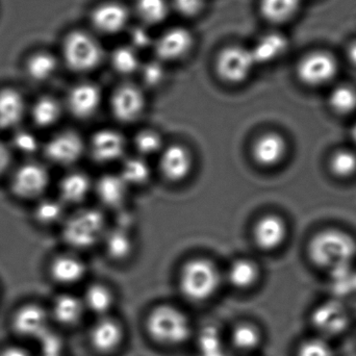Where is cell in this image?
I'll list each match as a JSON object with an SVG mask.
<instances>
[{"label": "cell", "instance_id": "1", "mask_svg": "<svg viewBox=\"0 0 356 356\" xmlns=\"http://www.w3.org/2000/svg\"><path fill=\"white\" fill-rule=\"evenodd\" d=\"M309 254L315 265L327 270L348 267L356 257L355 240L340 230H324L312 238Z\"/></svg>", "mask_w": 356, "mask_h": 356}, {"label": "cell", "instance_id": "2", "mask_svg": "<svg viewBox=\"0 0 356 356\" xmlns=\"http://www.w3.org/2000/svg\"><path fill=\"white\" fill-rule=\"evenodd\" d=\"M63 58L69 69L77 73L95 70L104 60V50L99 40L86 31H73L63 42Z\"/></svg>", "mask_w": 356, "mask_h": 356}, {"label": "cell", "instance_id": "3", "mask_svg": "<svg viewBox=\"0 0 356 356\" xmlns=\"http://www.w3.org/2000/svg\"><path fill=\"white\" fill-rule=\"evenodd\" d=\"M146 328L154 341L165 345L181 344L191 334L186 316L170 305L156 307L147 317Z\"/></svg>", "mask_w": 356, "mask_h": 356}, {"label": "cell", "instance_id": "4", "mask_svg": "<svg viewBox=\"0 0 356 356\" xmlns=\"http://www.w3.org/2000/svg\"><path fill=\"white\" fill-rule=\"evenodd\" d=\"M219 284V272L216 266L207 259H197L188 261L180 273V291L186 298L192 301L211 298Z\"/></svg>", "mask_w": 356, "mask_h": 356}, {"label": "cell", "instance_id": "5", "mask_svg": "<svg viewBox=\"0 0 356 356\" xmlns=\"http://www.w3.org/2000/svg\"><path fill=\"white\" fill-rule=\"evenodd\" d=\"M215 71L222 81L238 85L249 79L257 63L250 47L230 44L221 48L215 58Z\"/></svg>", "mask_w": 356, "mask_h": 356}, {"label": "cell", "instance_id": "6", "mask_svg": "<svg viewBox=\"0 0 356 356\" xmlns=\"http://www.w3.org/2000/svg\"><path fill=\"white\" fill-rule=\"evenodd\" d=\"M340 65L332 52L316 49L307 52L299 58L296 65V75L303 85L320 88L332 83L339 73Z\"/></svg>", "mask_w": 356, "mask_h": 356}, {"label": "cell", "instance_id": "7", "mask_svg": "<svg viewBox=\"0 0 356 356\" xmlns=\"http://www.w3.org/2000/svg\"><path fill=\"white\" fill-rule=\"evenodd\" d=\"M106 228L104 216L95 209H83L69 218L63 230L67 244L74 248H89L102 238Z\"/></svg>", "mask_w": 356, "mask_h": 356}, {"label": "cell", "instance_id": "8", "mask_svg": "<svg viewBox=\"0 0 356 356\" xmlns=\"http://www.w3.org/2000/svg\"><path fill=\"white\" fill-rule=\"evenodd\" d=\"M194 46V33L184 26L169 27L154 42L156 58L162 63L184 60L193 51Z\"/></svg>", "mask_w": 356, "mask_h": 356}, {"label": "cell", "instance_id": "9", "mask_svg": "<svg viewBox=\"0 0 356 356\" xmlns=\"http://www.w3.org/2000/svg\"><path fill=\"white\" fill-rule=\"evenodd\" d=\"M131 16V10L122 2L106 0L92 8L90 22L98 33L114 35L127 29Z\"/></svg>", "mask_w": 356, "mask_h": 356}, {"label": "cell", "instance_id": "10", "mask_svg": "<svg viewBox=\"0 0 356 356\" xmlns=\"http://www.w3.org/2000/svg\"><path fill=\"white\" fill-rule=\"evenodd\" d=\"M114 116L121 122H131L143 112L145 97L137 86L125 83L115 90L111 100Z\"/></svg>", "mask_w": 356, "mask_h": 356}, {"label": "cell", "instance_id": "11", "mask_svg": "<svg viewBox=\"0 0 356 356\" xmlns=\"http://www.w3.org/2000/svg\"><path fill=\"white\" fill-rule=\"evenodd\" d=\"M312 323L318 337L330 341L332 337L343 334L348 327V314L344 307L336 303H324L314 311Z\"/></svg>", "mask_w": 356, "mask_h": 356}, {"label": "cell", "instance_id": "12", "mask_svg": "<svg viewBox=\"0 0 356 356\" xmlns=\"http://www.w3.org/2000/svg\"><path fill=\"white\" fill-rule=\"evenodd\" d=\"M49 182L47 170L39 164L20 167L13 177V191L20 198L33 199L43 194Z\"/></svg>", "mask_w": 356, "mask_h": 356}, {"label": "cell", "instance_id": "13", "mask_svg": "<svg viewBox=\"0 0 356 356\" xmlns=\"http://www.w3.org/2000/svg\"><path fill=\"white\" fill-rule=\"evenodd\" d=\"M83 152V140L73 131L54 136L46 145V156L58 165H71L79 160Z\"/></svg>", "mask_w": 356, "mask_h": 356}, {"label": "cell", "instance_id": "14", "mask_svg": "<svg viewBox=\"0 0 356 356\" xmlns=\"http://www.w3.org/2000/svg\"><path fill=\"white\" fill-rule=\"evenodd\" d=\"M91 154L96 162L106 164L115 162L124 154L125 140L112 129L98 131L92 138Z\"/></svg>", "mask_w": 356, "mask_h": 356}, {"label": "cell", "instance_id": "15", "mask_svg": "<svg viewBox=\"0 0 356 356\" xmlns=\"http://www.w3.org/2000/svg\"><path fill=\"white\" fill-rule=\"evenodd\" d=\"M102 91L91 83H83L72 88L68 95V108L75 117L88 118L99 108Z\"/></svg>", "mask_w": 356, "mask_h": 356}, {"label": "cell", "instance_id": "16", "mask_svg": "<svg viewBox=\"0 0 356 356\" xmlns=\"http://www.w3.org/2000/svg\"><path fill=\"white\" fill-rule=\"evenodd\" d=\"M13 326L21 336L40 339L47 332V316L38 305H24L15 314Z\"/></svg>", "mask_w": 356, "mask_h": 356}, {"label": "cell", "instance_id": "17", "mask_svg": "<svg viewBox=\"0 0 356 356\" xmlns=\"http://www.w3.org/2000/svg\"><path fill=\"white\" fill-rule=\"evenodd\" d=\"M253 236L259 248L273 250L278 248L286 240V223L277 216H265L255 224Z\"/></svg>", "mask_w": 356, "mask_h": 356}, {"label": "cell", "instance_id": "18", "mask_svg": "<svg viewBox=\"0 0 356 356\" xmlns=\"http://www.w3.org/2000/svg\"><path fill=\"white\" fill-rule=\"evenodd\" d=\"M161 169L167 179L171 181H180L190 175L192 169V156L184 146H169L162 154Z\"/></svg>", "mask_w": 356, "mask_h": 356}, {"label": "cell", "instance_id": "19", "mask_svg": "<svg viewBox=\"0 0 356 356\" xmlns=\"http://www.w3.org/2000/svg\"><path fill=\"white\" fill-rule=\"evenodd\" d=\"M286 152V144L282 136L268 133L253 144L252 154L257 164L271 167L280 164Z\"/></svg>", "mask_w": 356, "mask_h": 356}, {"label": "cell", "instance_id": "20", "mask_svg": "<svg viewBox=\"0 0 356 356\" xmlns=\"http://www.w3.org/2000/svg\"><path fill=\"white\" fill-rule=\"evenodd\" d=\"M302 8V0H259V12L267 22L284 25L292 22Z\"/></svg>", "mask_w": 356, "mask_h": 356}, {"label": "cell", "instance_id": "21", "mask_svg": "<svg viewBox=\"0 0 356 356\" xmlns=\"http://www.w3.org/2000/svg\"><path fill=\"white\" fill-rule=\"evenodd\" d=\"M123 340L120 324L110 318H102L90 332V341L96 350L110 353L117 349Z\"/></svg>", "mask_w": 356, "mask_h": 356}, {"label": "cell", "instance_id": "22", "mask_svg": "<svg viewBox=\"0 0 356 356\" xmlns=\"http://www.w3.org/2000/svg\"><path fill=\"white\" fill-rule=\"evenodd\" d=\"M290 47L288 38L280 33L261 35L250 47L257 65L269 64L284 56Z\"/></svg>", "mask_w": 356, "mask_h": 356}, {"label": "cell", "instance_id": "23", "mask_svg": "<svg viewBox=\"0 0 356 356\" xmlns=\"http://www.w3.org/2000/svg\"><path fill=\"white\" fill-rule=\"evenodd\" d=\"M25 113V102L20 93L15 89L0 91V127L10 129L22 120Z\"/></svg>", "mask_w": 356, "mask_h": 356}, {"label": "cell", "instance_id": "24", "mask_svg": "<svg viewBox=\"0 0 356 356\" xmlns=\"http://www.w3.org/2000/svg\"><path fill=\"white\" fill-rule=\"evenodd\" d=\"M170 0H136L134 13L142 24L158 26L170 16Z\"/></svg>", "mask_w": 356, "mask_h": 356}, {"label": "cell", "instance_id": "25", "mask_svg": "<svg viewBox=\"0 0 356 356\" xmlns=\"http://www.w3.org/2000/svg\"><path fill=\"white\" fill-rule=\"evenodd\" d=\"M50 272L56 282L71 284L79 282L83 278L86 273V268L81 259L65 255L54 259Z\"/></svg>", "mask_w": 356, "mask_h": 356}, {"label": "cell", "instance_id": "26", "mask_svg": "<svg viewBox=\"0 0 356 356\" xmlns=\"http://www.w3.org/2000/svg\"><path fill=\"white\" fill-rule=\"evenodd\" d=\"M127 184L120 175H104L98 180V197L108 207H118L127 196Z\"/></svg>", "mask_w": 356, "mask_h": 356}, {"label": "cell", "instance_id": "27", "mask_svg": "<svg viewBox=\"0 0 356 356\" xmlns=\"http://www.w3.org/2000/svg\"><path fill=\"white\" fill-rule=\"evenodd\" d=\"M85 305L73 295H60L54 303V317L58 323L72 325L79 321L83 316Z\"/></svg>", "mask_w": 356, "mask_h": 356}, {"label": "cell", "instance_id": "28", "mask_svg": "<svg viewBox=\"0 0 356 356\" xmlns=\"http://www.w3.org/2000/svg\"><path fill=\"white\" fill-rule=\"evenodd\" d=\"M91 184L83 173H71L63 178L60 184V194L67 203H79L87 197Z\"/></svg>", "mask_w": 356, "mask_h": 356}, {"label": "cell", "instance_id": "29", "mask_svg": "<svg viewBox=\"0 0 356 356\" xmlns=\"http://www.w3.org/2000/svg\"><path fill=\"white\" fill-rule=\"evenodd\" d=\"M111 64L119 74L131 75L141 69L137 49L131 45L119 46L111 54Z\"/></svg>", "mask_w": 356, "mask_h": 356}, {"label": "cell", "instance_id": "30", "mask_svg": "<svg viewBox=\"0 0 356 356\" xmlns=\"http://www.w3.org/2000/svg\"><path fill=\"white\" fill-rule=\"evenodd\" d=\"M259 269L252 261L240 259L234 261L228 271V280L236 289H248L257 282Z\"/></svg>", "mask_w": 356, "mask_h": 356}, {"label": "cell", "instance_id": "31", "mask_svg": "<svg viewBox=\"0 0 356 356\" xmlns=\"http://www.w3.org/2000/svg\"><path fill=\"white\" fill-rule=\"evenodd\" d=\"M56 60L48 52H37L27 60L26 70L33 81L50 79L56 70Z\"/></svg>", "mask_w": 356, "mask_h": 356}, {"label": "cell", "instance_id": "32", "mask_svg": "<svg viewBox=\"0 0 356 356\" xmlns=\"http://www.w3.org/2000/svg\"><path fill=\"white\" fill-rule=\"evenodd\" d=\"M330 108L341 115H348L356 110V89L353 86H337L328 97Z\"/></svg>", "mask_w": 356, "mask_h": 356}, {"label": "cell", "instance_id": "33", "mask_svg": "<svg viewBox=\"0 0 356 356\" xmlns=\"http://www.w3.org/2000/svg\"><path fill=\"white\" fill-rule=\"evenodd\" d=\"M113 294L106 286L102 284H93L89 286L85 295L83 305L90 311L98 315H104L110 311L113 305Z\"/></svg>", "mask_w": 356, "mask_h": 356}, {"label": "cell", "instance_id": "34", "mask_svg": "<svg viewBox=\"0 0 356 356\" xmlns=\"http://www.w3.org/2000/svg\"><path fill=\"white\" fill-rule=\"evenodd\" d=\"M60 116V104L54 98L42 97L33 104V119L39 127H51Z\"/></svg>", "mask_w": 356, "mask_h": 356}, {"label": "cell", "instance_id": "35", "mask_svg": "<svg viewBox=\"0 0 356 356\" xmlns=\"http://www.w3.org/2000/svg\"><path fill=\"white\" fill-rule=\"evenodd\" d=\"M232 341L234 346L240 350H254L261 344V332L257 326L252 325V324H238L232 332Z\"/></svg>", "mask_w": 356, "mask_h": 356}, {"label": "cell", "instance_id": "36", "mask_svg": "<svg viewBox=\"0 0 356 356\" xmlns=\"http://www.w3.org/2000/svg\"><path fill=\"white\" fill-rule=\"evenodd\" d=\"M120 177L127 184H144L150 177L149 166L142 159H129L123 164Z\"/></svg>", "mask_w": 356, "mask_h": 356}, {"label": "cell", "instance_id": "37", "mask_svg": "<svg viewBox=\"0 0 356 356\" xmlns=\"http://www.w3.org/2000/svg\"><path fill=\"white\" fill-rule=\"evenodd\" d=\"M330 166L336 177H353L356 173V154L350 150H339L330 158Z\"/></svg>", "mask_w": 356, "mask_h": 356}, {"label": "cell", "instance_id": "38", "mask_svg": "<svg viewBox=\"0 0 356 356\" xmlns=\"http://www.w3.org/2000/svg\"><path fill=\"white\" fill-rule=\"evenodd\" d=\"M200 356H226L219 332L215 328H204L198 339Z\"/></svg>", "mask_w": 356, "mask_h": 356}, {"label": "cell", "instance_id": "39", "mask_svg": "<svg viewBox=\"0 0 356 356\" xmlns=\"http://www.w3.org/2000/svg\"><path fill=\"white\" fill-rule=\"evenodd\" d=\"M133 245L125 232L115 230L106 238V250L114 259H127L131 254Z\"/></svg>", "mask_w": 356, "mask_h": 356}, {"label": "cell", "instance_id": "40", "mask_svg": "<svg viewBox=\"0 0 356 356\" xmlns=\"http://www.w3.org/2000/svg\"><path fill=\"white\" fill-rule=\"evenodd\" d=\"M296 356H334V350L330 341L316 336L299 345Z\"/></svg>", "mask_w": 356, "mask_h": 356}, {"label": "cell", "instance_id": "41", "mask_svg": "<svg viewBox=\"0 0 356 356\" xmlns=\"http://www.w3.org/2000/svg\"><path fill=\"white\" fill-rule=\"evenodd\" d=\"M64 215L62 203L56 200H44L35 209V218L43 224H54L60 221Z\"/></svg>", "mask_w": 356, "mask_h": 356}, {"label": "cell", "instance_id": "42", "mask_svg": "<svg viewBox=\"0 0 356 356\" xmlns=\"http://www.w3.org/2000/svg\"><path fill=\"white\" fill-rule=\"evenodd\" d=\"M136 147L140 154H154L160 152L163 142L160 135L154 131H143L136 137Z\"/></svg>", "mask_w": 356, "mask_h": 356}, {"label": "cell", "instance_id": "43", "mask_svg": "<svg viewBox=\"0 0 356 356\" xmlns=\"http://www.w3.org/2000/svg\"><path fill=\"white\" fill-rule=\"evenodd\" d=\"M171 8L184 18H197L204 12L207 0H170Z\"/></svg>", "mask_w": 356, "mask_h": 356}, {"label": "cell", "instance_id": "44", "mask_svg": "<svg viewBox=\"0 0 356 356\" xmlns=\"http://www.w3.org/2000/svg\"><path fill=\"white\" fill-rule=\"evenodd\" d=\"M141 69L144 81L147 85L154 87V86L160 85L164 79V69H163L162 62L159 60L141 66Z\"/></svg>", "mask_w": 356, "mask_h": 356}, {"label": "cell", "instance_id": "45", "mask_svg": "<svg viewBox=\"0 0 356 356\" xmlns=\"http://www.w3.org/2000/svg\"><path fill=\"white\" fill-rule=\"evenodd\" d=\"M14 144L17 149L23 154H33L39 147L37 138L29 131H20L14 138Z\"/></svg>", "mask_w": 356, "mask_h": 356}, {"label": "cell", "instance_id": "46", "mask_svg": "<svg viewBox=\"0 0 356 356\" xmlns=\"http://www.w3.org/2000/svg\"><path fill=\"white\" fill-rule=\"evenodd\" d=\"M42 356H60V340L54 334L46 332L42 338Z\"/></svg>", "mask_w": 356, "mask_h": 356}, {"label": "cell", "instance_id": "47", "mask_svg": "<svg viewBox=\"0 0 356 356\" xmlns=\"http://www.w3.org/2000/svg\"><path fill=\"white\" fill-rule=\"evenodd\" d=\"M10 164V154L8 148L0 143V177L6 172Z\"/></svg>", "mask_w": 356, "mask_h": 356}, {"label": "cell", "instance_id": "48", "mask_svg": "<svg viewBox=\"0 0 356 356\" xmlns=\"http://www.w3.org/2000/svg\"><path fill=\"white\" fill-rule=\"evenodd\" d=\"M346 56L349 63L356 68V39L350 42L346 49Z\"/></svg>", "mask_w": 356, "mask_h": 356}, {"label": "cell", "instance_id": "49", "mask_svg": "<svg viewBox=\"0 0 356 356\" xmlns=\"http://www.w3.org/2000/svg\"><path fill=\"white\" fill-rule=\"evenodd\" d=\"M0 356H29L26 351L18 347H10V348L3 349L0 353Z\"/></svg>", "mask_w": 356, "mask_h": 356}, {"label": "cell", "instance_id": "50", "mask_svg": "<svg viewBox=\"0 0 356 356\" xmlns=\"http://www.w3.org/2000/svg\"><path fill=\"white\" fill-rule=\"evenodd\" d=\"M351 138H353V143L356 146V122L353 124V129H351Z\"/></svg>", "mask_w": 356, "mask_h": 356}]
</instances>
